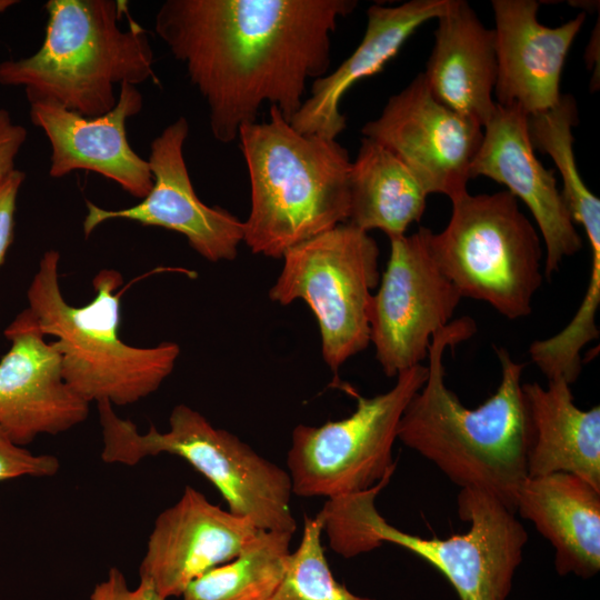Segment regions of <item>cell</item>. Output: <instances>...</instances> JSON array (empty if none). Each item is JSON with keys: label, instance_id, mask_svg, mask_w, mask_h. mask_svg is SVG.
<instances>
[{"label": "cell", "instance_id": "6da1fadb", "mask_svg": "<svg viewBox=\"0 0 600 600\" xmlns=\"http://www.w3.org/2000/svg\"><path fill=\"white\" fill-rule=\"evenodd\" d=\"M356 0H167L154 29L204 99L213 138H238L264 102L290 121L327 74L331 36Z\"/></svg>", "mask_w": 600, "mask_h": 600}, {"label": "cell", "instance_id": "7a4b0ae2", "mask_svg": "<svg viewBox=\"0 0 600 600\" xmlns=\"http://www.w3.org/2000/svg\"><path fill=\"white\" fill-rule=\"evenodd\" d=\"M476 331V322L466 316L432 337L428 377L402 413L398 440L460 489L487 492L514 511L518 491L528 477L531 441L521 383L526 363L497 348L501 364L497 391L477 408L466 407L446 384L443 358L447 348L453 349Z\"/></svg>", "mask_w": 600, "mask_h": 600}, {"label": "cell", "instance_id": "3957f363", "mask_svg": "<svg viewBox=\"0 0 600 600\" xmlns=\"http://www.w3.org/2000/svg\"><path fill=\"white\" fill-rule=\"evenodd\" d=\"M251 188L243 242L281 259L287 250L348 222L349 153L336 139L297 131L277 106L269 120L240 128Z\"/></svg>", "mask_w": 600, "mask_h": 600}, {"label": "cell", "instance_id": "277c9868", "mask_svg": "<svg viewBox=\"0 0 600 600\" xmlns=\"http://www.w3.org/2000/svg\"><path fill=\"white\" fill-rule=\"evenodd\" d=\"M46 34L39 50L0 63L2 86H22L29 102L52 101L83 117H99L118 101L117 84L157 81L153 51L144 30L119 20V0H49Z\"/></svg>", "mask_w": 600, "mask_h": 600}, {"label": "cell", "instance_id": "5b68a950", "mask_svg": "<svg viewBox=\"0 0 600 600\" xmlns=\"http://www.w3.org/2000/svg\"><path fill=\"white\" fill-rule=\"evenodd\" d=\"M391 477L366 491L327 499L319 512L330 548L349 559L393 543L438 569L460 600H507L528 541L516 512L487 492L460 489L458 514L468 531L422 538L396 528L377 510L376 498Z\"/></svg>", "mask_w": 600, "mask_h": 600}, {"label": "cell", "instance_id": "8992f818", "mask_svg": "<svg viewBox=\"0 0 600 600\" xmlns=\"http://www.w3.org/2000/svg\"><path fill=\"white\" fill-rule=\"evenodd\" d=\"M60 253L46 251L27 291L28 308L44 336H52L68 384L87 402L128 406L156 392L171 374L180 347H136L120 338L122 274L100 270L92 300L69 304L59 282Z\"/></svg>", "mask_w": 600, "mask_h": 600}, {"label": "cell", "instance_id": "52a82bcc", "mask_svg": "<svg viewBox=\"0 0 600 600\" xmlns=\"http://www.w3.org/2000/svg\"><path fill=\"white\" fill-rule=\"evenodd\" d=\"M97 407L103 462L136 466L147 457L177 456L214 486L233 514L249 519L259 530L296 532L288 471L232 432L212 426L199 411L178 404L167 431L151 426L141 433L111 403L102 401Z\"/></svg>", "mask_w": 600, "mask_h": 600}, {"label": "cell", "instance_id": "ba28073f", "mask_svg": "<svg viewBox=\"0 0 600 600\" xmlns=\"http://www.w3.org/2000/svg\"><path fill=\"white\" fill-rule=\"evenodd\" d=\"M447 227L431 233L433 257L462 298L507 319L528 317L543 282V243L509 191L451 200Z\"/></svg>", "mask_w": 600, "mask_h": 600}, {"label": "cell", "instance_id": "9c48e42d", "mask_svg": "<svg viewBox=\"0 0 600 600\" xmlns=\"http://www.w3.org/2000/svg\"><path fill=\"white\" fill-rule=\"evenodd\" d=\"M273 302L304 301L317 319L324 363L337 372L370 343L372 290L380 281L376 240L340 223L284 252Z\"/></svg>", "mask_w": 600, "mask_h": 600}, {"label": "cell", "instance_id": "30bf717a", "mask_svg": "<svg viewBox=\"0 0 600 600\" xmlns=\"http://www.w3.org/2000/svg\"><path fill=\"white\" fill-rule=\"evenodd\" d=\"M427 377V366H414L400 372L384 393L367 398L352 392L357 407L350 416L320 426L298 424L287 456L292 493L332 499L366 491L394 472L392 448L400 419Z\"/></svg>", "mask_w": 600, "mask_h": 600}, {"label": "cell", "instance_id": "8fae6325", "mask_svg": "<svg viewBox=\"0 0 600 600\" xmlns=\"http://www.w3.org/2000/svg\"><path fill=\"white\" fill-rule=\"evenodd\" d=\"M420 227L391 238L390 254L370 306V342L388 377L421 364L432 337L452 320L462 297L436 261Z\"/></svg>", "mask_w": 600, "mask_h": 600}, {"label": "cell", "instance_id": "7c38bea8", "mask_svg": "<svg viewBox=\"0 0 600 600\" xmlns=\"http://www.w3.org/2000/svg\"><path fill=\"white\" fill-rule=\"evenodd\" d=\"M361 132L398 157L428 194L452 200L468 192L483 128L438 101L423 73L391 96L381 114Z\"/></svg>", "mask_w": 600, "mask_h": 600}, {"label": "cell", "instance_id": "4fadbf2b", "mask_svg": "<svg viewBox=\"0 0 600 600\" xmlns=\"http://www.w3.org/2000/svg\"><path fill=\"white\" fill-rule=\"evenodd\" d=\"M188 132V121L180 117L152 140L148 162L153 186L139 203L110 210L87 200L88 211L82 223L86 238L101 223L123 219L179 232L210 262L231 261L237 257L243 242V221L198 198L183 156Z\"/></svg>", "mask_w": 600, "mask_h": 600}, {"label": "cell", "instance_id": "5bb4252c", "mask_svg": "<svg viewBox=\"0 0 600 600\" xmlns=\"http://www.w3.org/2000/svg\"><path fill=\"white\" fill-rule=\"evenodd\" d=\"M10 349L0 360V428L24 447L83 422L90 403L64 380L61 356L24 309L6 328Z\"/></svg>", "mask_w": 600, "mask_h": 600}, {"label": "cell", "instance_id": "9a60e30c", "mask_svg": "<svg viewBox=\"0 0 600 600\" xmlns=\"http://www.w3.org/2000/svg\"><path fill=\"white\" fill-rule=\"evenodd\" d=\"M258 531L249 519L187 486L178 501L156 518L139 577L164 599L181 597L193 580L234 559Z\"/></svg>", "mask_w": 600, "mask_h": 600}, {"label": "cell", "instance_id": "2e32d148", "mask_svg": "<svg viewBox=\"0 0 600 600\" xmlns=\"http://www.w3.org/2000/svg\"><path fill=\"white\" fill-rule=\"evenodd\" d=\"M528 116L516 106H496L470 167V178L484 176L504 184L530 210L542 236L543 276L551 280L564 258L581 250L579 236L553 170L537 159Z\"/></svg>", "mask_w": 600, "mask_h": 600}, {"label": "cell", "instance_id": "e0dca14e", "mask_svg": "<svg viewBox=\"0 0 600 600\" xmlns=\"http://www.w3.org/2000/svg\"><path fill=\"white\" fill-rule=\"evenodd\" d=\"M31 122L51 146L49 176L64 177L76 170L93 171L143 199L153 177L148 160L131 148L126 132L128 118L142 108L137 87L123 83L116 107L99 117H83L52 101H32Z\"/></svg>", "mask_w": 600, "mask_h": 600}, {"label": "cell", "instance_id": "ac0fdd59", "mask_svg": "<svg viewBox=\"0 0 600 600\" xmlns=\"http://www.w3.org/2000/svg\"><path fill=\"white\" fill-rule=\"evenodd\" d=\"M496 27L497 104L519 107L527 116L549 110L561 98L564 61L586 13L559 27L539 22L534 0H492Z\"/></svg>", "mask_w": 600, "mask_h": 600}, {"label": "cell", "instance_id": "d6986e66", "mask_svg": "<svg viewBox=\"0 0 600 600\" xmlns=\"http://www.w3.org/2000/svg\"><path fill=\"white\" fill-rule=\"evenodd\" d=\"M452 0H411L398 6L372 4L364 36L354 51L331 73L312 81L309 98L290 119L304 134L336 139L346 129L339 104L358 81L374 76L397 56L423 23L438 19Z\"/></svg>", "mask_w": 600, "mask_h": 600}, {"label": "cell", "instance_id": "ffe728a7", "mask_svg": "<svg viewBox=\"0 0 600 600\" xmlns=\"http://www.w3.org/2000/svg\"><path fill=\"white\" fill-rule=\"evenodd\" d=\"M437 21L433 49L422 72L428 88L442 104L483 128L497 106L494 31L462 0H452Z\"/></svg>", "mask_w": 600, "mask_h": 600}, {"label": "cell", "instance_id": "44dd1931", "mask_svg": "<svg viewBox=\"0 0 600 600\" xmlns=\"http://www.w3.org/2000/svg\"><path fill=\"white\" fill-rule=\"evenodd\" d=\"M514 511L551 543L560 576L589 579L599 572L600 490L566 472L527 477Z\"/></svg>", "mask_w": 600, "mask_h": 600}, {"label": "cell", "instance_id": "7402d4cb", "mask_svg": "<svg viewBox=\"0 0 600 600\" xmlns=\"http://www.w3.org/2000/svg\"><path fill=\"white\" fill-rule=\"evenodd\" d=\"M522 393L531 426L528 477L566 472L600 490V407L578 408L561 378L547 387L522 383Z\"/></svg>", "mask_w": 600, "mask_h": 600}, {"label": "cell", "instance_id": "603a6c76", "mask_svg": "<svg viewBox=\"0 0 600 600\" xmlns=\"http://www.w3.org/2000/svg\"><path fill=\"white\" fill-rule=\"evenodd\" d=\"M349 189L348 222L366 232L381 230L389 239L420 221L429 196L398 157L366 137L351 162Z\"/></svg>", "mask_w": 600, "mask_h": 600}, {"label": "cell", "instance_id": "cb8c5ba5", "mask_svg": "<svg viewBox=\"0 0 600 600\" xmlns=\"http://www.w3.org/2000/svg\"><path fill=\"white\" fill-rule=\"evenodd\" d=\"M292 536L259 530L234 559L193 580L182 600H270L282 580Z\"/></svg>", "mask_w": 600, "mask_h": 600}, {"label": "cell", "instance_id": "d4e9b609", "mask_svg": "<svg viewBox=\"0 0 600 600\" xmlns=\"http://www.w3.org/2000/svg\"><path fill=\"white\" fill-rule=\"evenodd\" d=\"M577 124V102L570 94L561 96L553 108L528 116L533 148L553 160L562 179L561 193L572 220L587 227L600 221V200L586 187L577 168L572 134Z\"/></svg>", "mask_w": 600, "mask_h": 600}, {"label": "cell", "instance_id": "484cf974", "mask_svg": "<svg viewBox=\"0 0 600 600\" xmlns=\"http://www.w3.org/2000/svg\"><path fill=\"white\" fill-rule=\"evenodd\" d=\"M322 517L304 516L301 541L291 551L282 580L270 600H376L352 593L339 583L322 547Z\"/></svg>", "mask_w": 600, "mask_h": 600}, {"label": "cell", "instance_id": "4316f807", "mask_svg": "<svg viewBox=\"0 0 600 600\" xmlns=\"http://www.w3.org/2000/svg\"><path fill=\"white\" fill-rule=\"evenodd\" d=\"M60 462L51 454H34L16 444L0 428V482L20 477H52Z\"/></svg>", "mask_w": 600, "mask_h": 600}, {"label": "cell", "instance_id": "83f0119b", "mask_svg": "<svg viewBox=\"0 0 600 600\" xmlns=\"http://www.w3.org/2000/svg\"><path fill=\"white\" fill-rule=\"evenodd\" d=\"M87 600H168L161 597L147 580L140 579L136 588H130L123 572L112 567L106 579L97 583Z\"/></svg>", "mask_w": 600, "mask_h": 600}, {"label": "cell", "instance_id": "f1b7e54d", "mask_svg": "<svg viewBox=\"0 0 600 600\" xmlns=\"http://www.w3.org/2000/svg\"><path fill=\"white\" fill-rule=\"evenodd\" d=\"M24 177L16 169L0 187V264L13 240L17 197Z\"/></svg>", "mask_w": 600, "mask_h": 600}, {"label": "cell", "instance_id": "f546056e", "mask_svg": "<svg viewBox=\"0 0 600 600\" xmlns=\"http://www.w3.org/2000/svg\"><path fill=\"white\" fill-rule=\"evenodd\" d=\"M26 139V128L13 123L9 112L0 109V187L16 170L14 161Z\"/></svg>", "mask_w": 600, "mask_h": 600}, {"label": "cell", "instance_id": "4dcf8cb0", "mask_svg": "<svg viewBox=\"0 0 600 600\" xmlns=\"http://www.w3.org/2000/svg\"><path fill=\"white\" fill-rule=\"evenodd\" d=\"M19 1L16 0H0V13L12 7L13 4L18 3Z\"/></svg>", "mask_w": 600, "mask_h": 600}]
</instances>
